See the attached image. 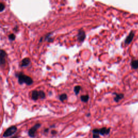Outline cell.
<instances>
[{"instance_id": "8992f818", "label": "cell", "mask_w": 138, "mask_h": 138, "mask_svg": "<svg viewBox=\"0 0 138 138\" xmlns=\"http://www.w3.org/2000/svg\"><path fill=\"white\" fill-rule=\"evenodd\" d=\"M134 32L133 31L130 32V34L128 35V36H127L126 38L125 41V44H130V43H131V42L132 41L133 39L134 38Z\"/></svg>"}, {"instance_id": "52a82bcc", "label": "cell", "mask_w": 138, "mask_h": 138, "mask_svg": "<svg viewBox=\"0 0 138 138\" xmlns=\"http://www.w3.org/2000/svg\"><path fill=\"white\" fill-rule=\"evenodd\" d=\"M30 59L29 58H24L22 62H21V66L22 67H26L29 65L30 64Z\"/></svg>"}, {"instance_id": "d6986e66", "label": "cell", "mask_w": 138, "mask_h": 138, "mask_svg": "<svg viewBox=\"0 0 138 138\" xmlns=\"http://www.w3.org/2000/svg\"><path fill=\"white\" fill-rule=\"evenodd\" d=\"M12 138H19V137H17V136H13Z\"/></svg>"}, {"instance_id": "2e32d148", "label": "cell", "mask_w": 138, "mask_h": 138, "mask_svg": "<svg viewBox=\"0 0 138 138\" xmlns=\"http://www.w3.org/2000/svg\"><path fill=\"white\" fill-rule=\"evenodd\" d=\"M15 38H16V36H15V35L13 34H10L9 35V39L10 40V41H14L15 40Z\"/></svg>"}, {"instance_id": "ba28073f", "label": "cell", "mask_w": 138, "mask_h": 138, "mask_svg": "<svg viewBox=\"0 0 138 138\" xmlns=\"http://www.w3.org/2000/svg\"><path fill=\"white\" fill-rule=\"evenodd\" d=\"M31 98L34 100H37L40 98V97H39V92L36 90L33 91L32 92Z\"/></svg>"}, {"instance_id": "30bf717a", "label": "cell", "mask_w": 138, "mask_h": 138, "mask_svg": "<svg viewBox=\"0 0 138 138\" xmlns=\"http://www.w3.org/2000/svg\"><path fill=\"white\" fill-rule=\"evenodd\" d=\"M85 36L84 32L82 30L79 31V34L78 35V40L80 42H83L84 40Z\"/></svg>"}, {"instance_id": "7c38bea8", "label": "cell", "mask_w": 138, "mask_h": 138, "mask_svg": "<svg viewBox=\"0 0 138 138\" xmlns=\"http://www.w3.org/2000/svg\"><path fill=\"white\" fill-rule=\"evenodd\" d=\"M80 99L83 102H86L88 100V99H89V96H88V95H82L80 97Z\"/></svg>"}, {"instance_id": "3957f363", "label": "cell", "mask_w": 138, "mask_h": 138, "mask_svg": "<svg viewBox=\"0 0 138 138\" xmlns=\"http://www.w3.org/2000/svg\"><path fill=\"white\" fill-rule=\"evenodd\" d=\"M17 128L15 126H12L9 127L8 129H7L6 131L3 134V137H7L13 135V134H15L17 131Z\"/></svg>"}, {"instance_id": "5b68a950", "label": "cell", "mask_w": 138, "mask_h": 138, "mask_svg": "<svg viewBox=\"0 0 138 138\" xmlns=\"http://www.w3.org/2000/svg\"><path fill=\"white\" fill-rule=\"evenodd\" d=\"M41 123H36V125L35 126H34L33 127H32L31 128H30L29 130V132H28V134H29V135L31 137H35V133H36L37 130L40 128L41 127Z\"/></svg>"}, {"instance_id": "8fae6325", "label": "cell", "mask_w": 138, "mask_h": 138, "mask_svg": "<svg viewBox=\"0 0 138 138\" xmlns=\"http://www.w3.org/2000/svg\"><path fill=\"white\" fill-rule=\"evenodd\" d=\"M131 66L133 69H138V59L133 60L131 62Z\"/></svg>"}, {"instance_id": "ac0fdd59", "label": "cell", "mask_w": 138, "mask_h": 138, "mask_svg": "<svg viewBox=\"0 0 138 138\" xmlns=\"http://www.w3.org/2000/svg\"><path fill=\"white\" fill-rule=\"evenodd\" d=\"M51 133H52V134H56L57 133V132L55 131V130H52V132H51Z\"/></svg>"}, {"instance_id": "e0dca14e", "label": "cell", "mask_w": 138, "mask_h": 138, "mask_svg": "<svg viewBox=\"0 0 138 138\" xmlns=\"http://www.w3.org/2000/svg\"><path fill=\"white\" fill-rule=\"evenodd\" d=\"M5 9V5L3 3H0V13L2 12Z\"/></svg>"}, {"instance_id": "9c48e42d", "label": "cell", "mask_w": 138, "mask_h": 138, "mask_svg": "<svg viewBox=\"0 0 138 138\" xmlns=\"http://www.w3.org/2000/svg\"><path fill=\"white\" fill-rule=\"evenodd\" d=\"M114 94H115V97L114 99V100L116 102H119L120 100H121L123 98V97H124V95H123V94H122V93L117 94L116 93H114Z\"/></svg>"}, {"instance_id": "9a60e30c", "label": "cell", "mask_w": 138, "mask_h": 138, "mask_svg": "<svg viewBox=\"0 0 138 138\" xmlns=\"http://www.w3.org/2000/svg\"><path fill=\"white\" fill-rule=\"evenodd\" d=\"M39 92V97L41 99H44L45 97V94L43 91H40Z\"/></svg>"}, {"instance_id": "277c9868", "label": "cell", "mask_w": 138, "mask_h": 138, "mask_svg": "<svg viewBox=\"0 0 138 138\" xmlns=\"http://www.w3.org/2000/svg\"><path fill=\"white\" fill-rule=\"evenodd\" d=\"M7 56L5 51L0 50V66H4L6 62V58Z\"/></svg>"}, {"instance_id": "4fadbf2b", "label": "cell", "mask_w": 138, "mask_h": 138, "mask_svg": "<svg viewBox=\"0 0 138 138\" xmlns=\"http://www.w3.org/2000/svg\"><path fill=\"white\" fill-rule=\"evenodd\" d=\"M67 98H68V96H67L66 94L63 93L59 96V99L61 101H63L65 100L66 99H67Z\"/></svg>"}, {"instance_id": "6da1fadb", "label": "cell", "mask_w": 138, "mask_h": 138, "mask_svg": "<svg viewBox=\"0 0 138 138\" xmlns=\"http://www.w3.org/2000/svg\"><path fill=\"white\" fill-rule=\"evenodd\" d=\"M16 76L18 77L19 83L20 84L26 83L28 85H30L33 83V80L30 77L24 75L23 73H17Z\"/></svg>"}, {"instance_id": "5bb4252c", "label": "cell", "mask_w": 138, "mask_h": 138, "mask_svg": "<svg viewBox=\"0 0 138 138\" xmlns=\"http://www.w3.org/2000/svg\"><path fill=\"white\" fill-rule=\"evenodd\" d=\"M81 90V87L80 86H76L74 88V92L76 94L78 95L79 93V91Z\"/></svg>"}, {"instance_id": "7a4b0ae2", "label": "cell", "mask_w": 138, "mask_h": 138, "mask_svg": "<svg viewBox=\"0 0 138 138\" xmlns=\"http://www.w3.org/2000/svg\"><path fill=\"white\" fill-rule=\"evenodd\" d=\"M110 128H107L106 127H102L100 129L95 128L92 130L93 133V138H99V135H108L110 132Z\"/></svg>"}]
</instances>
